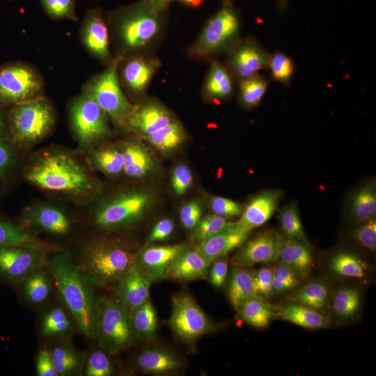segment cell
Returning <instances> with one entry per match:
<instances>
[{
	"label": "cell",
	"instance_id": "obj_55",
	"mask_svg": "<svg viewBox=\"0 0 376 376\" xmlns=\"http://www.w3.org/2000/svg\"><path fill=\"white\" fill-rule=\"evenodd\" d=\"M210 264L207 278L210 283L215 288L223 286L226 281L228 270V259L225 257L219 258Z\"/></svg>",
	"mask_w": 376,
	"mask_h": 376
},
{
	"label": "cell",
	"instance_id": "obj_39",
	"mask_svg": "<svg viewBox=\"0 0 376 376\" xmlns=\"http://www.w3.org/2000/svg\"><path fill=\"white\" fill-rule=\"evenodd\" d=\"M44 267L29 274L20 283L24 299L31 304H40L49 296L51 279Z\"/></svg>",
	"mask_w": 376,
	"mask_h": 376
},
{
	"label": "cell",
	"instance_id": "obj_46",
	"mask_svg": "<svg viewBox=\"0 0 376 376\" xmlns=\"http://www.w3.org/2000/svg\"><path fill=\"white\" fill-rule=\"evenodd\" d=\"M94 161L97 167L109 175H116L123 171V155L114 148L99 150L94 154Z\"/></svg>",
	"mask_w": 376,
	"mask_h": 376
},
{
	"label": "cell",
	"instance_id": "obj_38",
	"mask_svg": "<svg viewBox=\"0 0 376 376\" xmlns=\"http://www.w3.org/2000/svg\"><path fill=\"white\" fill-rule=\"evenodd\" d=\"M329 268L336 276L362 278L366 273L367 265L356 253L347 251H338L330 258Z\"/></svg>",
	"mask_w": 376,
	"mask_h": 376
},
{
	"label": "cell",
	"instance_id": "obj_57",
	"mask_svg": "<svg viewBox=\"0 0 376 376\" xmlns=\"http://www.w3.org/2000/svg\"><path fill=\"white\" fill-rule=\"evenodd\" d=\"M36 371L38 376H58L50 350L45 346L41 347L38 352Z\"/></svg>",
	"mask_w": 376,
	"mask_h": 376
},
{
	"label": "cell",
	"instance_id": "obj_22",
	"mask_svg": "<svg viewBox=\"0 0 376 376\" xmlns=\"http://www.w3.org/2000/svg\"><path fill=\"white\" fill-rule=\"evenodd\" d=\"M81 40L87 49L103 61L110 58L106 23L98 10L89 12L81 29Z\"/></svg>",
	"mask_w": 376,
	"mask_h": 376
},
{
	"label": "cell",
	"instance_id": "obj_47",
	"mask_svg": "<svg viewBox=\"0 0 376 376\" xmlns=\"http://www.w3.org/2000/svg\"><path fill=\"white\" fill-rule=\"evenodd\" d=\"M84 373L86 376H110L113 373V364L104 350L92 352L84 364Z\"/></svg>",
	"mask_w": 376,
	"mask_h": 376
},
{
	"label": "cell",
	"instance_id": "obj_6",
	"mask_svg": "<svg viewBox=\"0 0 376 376\" xmlns=\"http://www.w3.org/2000/svg\"><path fill=\"white\" fill-rule=\"evenodd\" d=\"M54 123L49 103L41 97L12 106L8 114L7 138L15 146L36 143L44 138Z\"/></svg>",
	"mask_w": 376,
	"mask_h": 376
},
{
	"label": "cell",
	"instance_id": "obj_34",
	"mask_svg": "<svg viewBox=\"0 0 376 376\" xmlns=\"http://www.w3.org/2000/svg\"><path fill=\"white\" fill-rule=\"evenodd\" d=\"M228 295L236 311L244 302L257 296L252 272L234 265L229 276Z\"/></svg>",
	"mask_w": 376,
	"mask_h": 376
},
{
	"label": "cell",
	"instance_id": "obj_20",
	"mask_svg": "<svg viewBox=\"0 0 376 376\" xmlns=\"http://www.w3.org/2000/svg\"><path fill=\"white\" fill-rule=\"evenodd\" d=\"M282 192L279 189L262 191L251 200L236 222L241 230L250 231L266 223L275 212Z\"/></svg>",
	"mask_w": 376,
	"mask_h": 376
},
{
	"label": "cell",
	"instance_id": "obj_32",
	"mask_svg": "<svg viewBox=\"0 0 376 376\" xmlns=\"http://www.w3.org/2000/svg\"><path fill=\"white\" fill-rule=\"evenodd\" d=\"M124 173L130 178H139L147 175L153 167L152 158L138 141H127L123 147Z\"/></svg>",
	"mask_w": 376,
	"mask_h": 376
},
{
	"label": "cell",
	"instance_id": "obj_16",
	"mask_svg": "<svg viewBox=\"0 0 376 376\" xmlns=\"http://www.w3.org/2000/svg\"><path fill=\"white\" fill-rule=\"evenodd\" d=\"M151 283L136 261L116 283V295L129 315L149 299Z\"/></svg>",
	"mask_w": 376,
	"mask_h": 376
},
{
	"label": "cell",
	"instance_id": "obj_42",
	"mask_svg": "<svg viewBox=\"0 0 376 376\" xmlns=\"http://www.w3.org/2000/svg\"><path fill=\"white\" fill-rule=\"evenodd\" d=\"M185 137L184 130L176 120L145 137L156 148L167 152L178 148Z\"/></svg>",
	"mask_w": 376,
	"mask_h": 376
},
{
	"label": "cell",
	"instance_id": "obj_5",
	"mask_svg": "<svg viewBox=\"0 0 376 376\" xmlns=\"http://www.w3.org/2000/svg\"><path fill=\"white\" fill-rule=\"evenodd\" d=\"M241 22L238 13L226 0L206 23L200 36L188 51L189 57L208 58L228 53L240 41Z\"/></svg>",
	"mask_w": 376,
	"mask_h": 376
},
{
	"label": "cell",
	"instance_id": "obj_21",
	"mask_svg": "<svg viewBox=\"0 0 376 376\" xmlns=\"http://www.w3.org/2000/svg\"><path fill=\"white\" fill-rule=\"evenodd\" d=\"M160 66V61L154 57L137 56L128 59L122 69V79L134 95H142Z\"/></svg>",
	"mask_w": 376,
	"mask_h": 376
},
{
	"label": "cell",
	"instance_id": "obj_24",
	"mask_svg": "<svg viewBox=\"0 0 376 376\" xmlns=\"http://www.w3.org/2000/svg\"><path fill=\"white\" fill-rule=\"evenodd\" d=\"M329 305L336 323H350L356 320L360 314L362 306L361 292L356 286H341L331 297Z\"/></svg>",
	"mask_w": 376,
	"mask_h": 376
},
{
	"label": "cell",
	"instance_id": "obj_18",
	"mask_svg": "<svg viewBox=\"0 0 376 376\" xmlns=\"http://www.w3.org/2000/svg\"><path fill=\"white\" fill-rule=\"evenodd\" d=\"M186 248L184 244L146 248L136 255V263L152 283L158 281L166 279L169 267Z\"/></svg>",
	"mask_w": 376,
	"mask_h": 376
},
{
	"label": "cell",
	"instance_id": "obj_17",
	"mask_svg": "<svg viewBox=\"0 0 376 376\" xmlns=\"http://www.w3.org/2000/svg\"><path fill=\"white\" fill-rule=\"evenodd\" d=\"M249 236V233L239 228L236 222H228L222 230L199 243L196 249L210 265L214 260L240 247Z\"/></svg>",
	"mask_w": 376,
	"mask_h": 376
},
{
	"label": "cell",
	"instance_id": "obj_14",
	"mask_svg": "<svg viewBox=\"0 0 376 376\" xmlns=\"http://www.w3.org/2000/svg\"><path fill=\"white\" fill-rule=\"evenodd\" d=\"M228 54L225 65L233 77L238 81L267 69L270 55L253 36L240 39Z\"/></svg>",
	"mask_w": 376,
	"mask_h": 376
},
{
	"label": "cell",
	"instance_id": "obj_45",
	"mask_svg": "<svg viewBox=\"0 0 376 376\" xmlns=\"http://www.w3.org/2000/svg\"><path fill=\"white\" fill-rule=\"evenodd\" d=\"M16 164V147L8 139H0V196L12 178Z\"/></svg>",
	"mask_w": 376,
	"mask_h": 376
},
{
	"label": "cell",
	"instance_id": "obj_33",
	"mask_svg": "<svg viewBox=\"0 0 376 376\" xmlns=\"http://www.w3.org/2000/svg\"><path fill=\"white\" fill-rule=\"evenodd\" d=\"M331 297L329 286L322 279L308 281L297 288L292 295V301L322 313L329 306Z\"/></svg>",
	"mask_w": 376,
	"mask_h": 376
},
{
	"label": "cell",
	"instance_id": "obj_41",
	"mask_svg": "<svg viewBox=\"0 0 376 376\" xmlns=\"http://www.w3.org/2000/svg\"><path fill=\"white\" fill-rule=\"evenodd\" d=\"M268 86L267 79L259 74L240 81L238 97L240 103L248 109L256 107L263 98Z\"/></svg>",
	"mask_w": 376,
	"mask_h": 376
},
{
	"label": "cell",
	"instance_id": "obj_3",
	"mask_svg": "<svg viewBox=\"0 0 376 376\" xmlns=\"http://www.w3.org/2000/svg\"><path fill=\"white\" fill-rule=\"evenodd\" d=\"M164 12L146 0L115 11L111 20L121 49L131 52L149 47L160 34Z\"/></svg>",
	"mask_w": 376,
	"mask_h": 376
},
{
	"label": "cell",
	"instance_id": "obj_23",
	"mask_svg": "<svg viewBox=\"0 0 376 376\" xmlns=\"http://www.w3.org/2000/svg\"><path fill=\"white\" fill-rule=\"evenodd\" d=\"M29 225L47 233L65 236L72 230V222L68 215L59 208L41 205L29 211L26 216Z\"/></svg>",
	"mask_w": 376,
	"mask_h": 376
},
{
	"label": "cell",
	"instance_id": "obj_4",
	"mask_svg": "<svg viewBox=\"0 0 376 376\" xmlns=\"http://www.w3.org/2000/svg\"><path fill=\"white\" fill-rule=\"evenodd\" d=\"M136 261V255L120 242L97 240L87 246L80 264L83 274L91 284L116 283Z\"/></svg>",
	"mask_w": 376,
	"mask_h": 376
},
{
	"label": "cell",
	"instance_id": "obj_15",
	"mask_svg": "<svg viewBox=\"0 0 376 376\" xmlns=\"http://www.w3.org/2000/svg\"><path fill=\"white\" fill-rule=\"evenodd\" d=\"M285 239V235L276 230H265L246 240L230 262L235 266L243 267L276 262Z\"/></svg>",
	"mask_w": 376,
	"mask_h": 376
},
{
	"label": "cell",
	"instance_id": "obj_27",
	"mask_svg": "<svg viewBox=\"0 0 376 376\" xmlns=\"http://www.w3.org/2000/svg\"><path fill=\"white\" fill-rule=\"evenodd\" d=\"M279 318L310 329H326L330 321L322 312L297 302H288L278 307Z\"/></svg>",
	"mask_w": 376,
	"mask_h": 376
},
{
	"label": "cell",
	"instance_id": "obj_35",
	"mask_svg": "<svg viewBox=\"0 0 376 376\" xmlns=\"http://www.w3.org/2000/svg\"><path fill=\"white\" fill-rule=\"evenodd\" d=\"M49 350L58 375H76L83 368L84 357L71 344L60 343Z\"/></svg>",
	"mask_w": 376,
	"mask_h": 376
},
{
	"label": "cell",
	"instance_id": "obj_25",
	"mask_svg": "<svg viewBox=\"0 0 376 376\" xmlns=\"http://www.w3.org/2000/svg\"><path fill=\"white\" fill-rule=\"evenodd\" d=\"M210 264L195 249L186 248L169 267L166 278L180 281L207 279Z\"/></svg>",
	"mask_w": 376,
	"mask_h": 376
},
{
	"label": "cell",
	"instance_id": "obj_2",
	"mask_svg": "<svg viewBox=\"0 0 376 376\" xmlns=\"http://www.w3.org/2000/svg\"><path fill=\"white\" fill-rule=\"evenodd\" d=\"M25 177L36 187L54 192L81 194L93 187L92 178L84 167L64 152L42 155L26 169Z\"/></svg>",
	"mask_w": 376,
	"mask_h": 376
},
{
	"label": "cell",
	"instance_id": "obj_50",
	"mask_svg": "<svg viewBox=\"0 0 376 376\" xmlns=\"http://www.w3.org/2000/svg\"><path fill=\"white\" fill-rule=\"evenodd\" d=\"M353 240L359 246L375 252L376 250L375 217L361 222L352 233Z\"/></svg>",
	"mask_w": 376,
	"mask_h": 376
},
{
	"label": "cell",
	"instance_id": "obj_44",
	"mask_svg": "<svg viewBox=\"0 0 376 376\" xmlns=\"http://www.w3.org/2000/svg\"><path fill=\"white\" fill-rule=\"evenodd\" d=\"M271 78L285 86L290 85L295 72L292 59L284 52L276 51L270 54L267 68Z\"/></svg>",
	"mask_w": 376,
	"mask_h": 376
},
{
	"label": "cell",
	"instance_id": "obj_56",
	"mask_svg": "<svg viewBox=\"0 0 376 376\" xmlns=\"http://www.w3.org/2000/svg\"><path fill=\"white\" fill-rule=\"evenodd\" d=\"M202 209L198 202L192 201L182 207L180 219L182 226L189 230L195 228L201 219Z\"/></svg>",
	"mask_w": 376,
	"mask_h": 376
},
{
	"label": "cell",
	"instance_id": "obj_60",
	"mask_svg": "<svg viewBox=\"0 0 376 376\" xmlns=\"http://www.w3.org/2000/svg\"><path fill=\"white\" fill-rule=\"evenodd\" d=\"M7 134V122H6L4 117L0 112V139L6 138Z\"/></svg>",
	"mask_w": 376,
	"mask_h": 376
},
{
	"label": "cell",
	"instance_id": "obj_19",
	"mask_svg": "<svg viewBox=\"0 0 376 376\" xmlns=\"http://www.w3.org/2000/svg\"><path fill=\"white\" fill-rule=\"evenodd\" d=\"M175 120L163 105L154 100H148L141 105H136L126 125L145 138Z\"/></svg>",
	"mask_w": 376,
	"mask_h": 376
},
{
	"label": "cell",
	"instance_id": "obj_30",
	"mask_svg": "<svg viewBox=\"0 0 376 376\" xmlns=\"http://www.w3.org/2000/svg\"><path fill=\"white\" fill-rule=\"evenodd\" d=\"M234 78L225 65L214 61L206 76L203 93L205 96L214 101H221L230 97L234 90Z\"/></svg>",
	"mask_w": 376,
	"mask_h": 376
},
{
	"label": "cell",
	"instance_id": "obj_7",
	"mask_svg": "<svg viewBox=\"0 0 376 376\" xmlns=\"http://www.w3.org/2000/svg\"><path fill=\"white\" fill-rule=\"evenodd\" d=\"M94 338L102 350L111 354L128 349L138 339L130 316L116 295L98 301Z\"/></svg>",
	"mask_w": 376,
	"mask_h": 376
},
{
	"label": "cell",
	"instance_id": "obj_49",
	"mask_svg": "<svg viewBox=\"0 0 376 376\" xmlns=\"http://www.w3.org/2000/svg\"><path fill=\"white\" fill-rule=\"evenodd\" d=\"M228 222L226 217L216 214L205 216L195 227L194 240L201 243L222 230Z\"/></svg>",
	"mask_w": 376,
	"mask_h": 376
},
{
	"label": "cell",
	"instance_id": "obj_13",
	"mask_svg": "<svg viewBox=\"0 0 376 376\" xmlns=\"http://www.w3.org/2000/svg\"><path fill=\"white\" fill-rule=\"evenodd\" d=\"M47 252L24 246L0 245V277L8 283H20L29 274L45 267Z\"/></svg>",
	"mask_w": 376,
	"mask_h": 376
},
{
	"label": "cell",
	"instance_id": "obj_36",
	"mask_svg": "<svg viewBox=\"0 0 376 376\" xmlns=\"http://www.w3.org/2000/svg\"><path fill=\"white\" fill-rule=\"evenodd\" d=\"M72 319L73 320L66 308L60 306L52 307L42 316L40 323L41 334L51 338H64L72 330Z\"/></svg>",
	"mask_w": 376,
	"mask_h": 376
},
{
	"label": "cell",
	"instance_id": "obj_43",
	"mask_svg": "<svg viewBox=\"0 0 376 376\" xmlns=\"http://www.w3.org/2000/svg\"><path fill=\"white\" fill-rule=\"evenodd\" d=\"M278 218L286 238L310 244L295 203H289L283 207L279 210Z\"/></svg>",
	"mask_w": 376,
	"mask_h": 376
},
{
	"label": "cell",
	"instance_id": "obj_37",
	"mask_svg": "<svg viewBox=\"0 0 376 376\" xmlns=\"http://www.w3.org/2000/svg\"><path fill=\"white\" fill-rule=\"evenodd\" d=\"M129 316L132 330L137 338L148 342L155 338L157 320L155 310L149 299Z\"/></svg>",
	"mask_w": 376,
	"mask_h": 376
},
{
	"label": "cell",
	"instance_id": "obj_54",
	"mask_svg": "<svg viewBox=\"0 0 376 376\" xmlns=\"http://www.w3.org/2000/svg\"><path fill=\"white\" fill-rule=\"evenodd\" d=\"M210 207L216 214L230 217L242 214V208L237 202L221 196H214L211 199Z\"/></svg>",
	"mask_w": 376,
	"mask_h": 376
},
{
	"label": "cell",
	"instance_id": "obj_31",
	"mask_svg": "<svg viewBox=\"0 0 376 376\" xmlns=\"http://www.w3.org/2000/svg\"><path fill=\"white\" fill-rule=\"evenodd\" d=\"M0 245L24 246L47 253L55 252L58 249L38 239L24 227L1 217H0Z\"/></svg>",
	"mask_w": 376,
	"mask_h": 376
},
{
	"label": "cell",
	"instance_id": "obj_53",
	"mask_svg": "<svg viewBox=\"0 0 376 376\" xmlns=\"http://www.w3.org/2000/svg\"><path fill=\"white\" fill-rule=\"evenodd\" d=\"M192 182V175L185 164H178L173 169L171 175L172 188L177 195L186 192Z\"/></svg>",
	"mask_w": 376,
	"mask_h": 376
},
{
	"label": "cell",
	"instance_id": "obj_8",
	"mask_svg": "<svg viewBox=\"0 0 376 376\" xmlns=\"http://www.w3.org/2000/svg\"><path fill=\"white\" fill-rule=\"evenodd\" d=\"M122 56L111 61L107 68L86 86L85 93L91 96L115 122L126 125L136 105L123 94L119 84L118 69Z\"/></svg>",
	"mask_w": 376,
	"mask_h": 376
},
{
	"label": "cell",
	"instance_id": "obj_28",
	"mask_svg": "<svg viewBox=\"0 0 376 376\" xmlns=\"http://www.w3.org/2000/svg\"><path fill=\"white\" fill-rule=\"evenodd\" d=\"M135 364L143 372L162 374L180 368L182 361L170 351L151 348L141 352L136 358Z\"/></svg>",
	"mask_w": 376,
	"mask_h": 376
},
{
	"label": "cell",
	"instance_id": "obj_61",
	"mask_svg": "<svg viewBox=\"0 0 376 376\" xmlns=\"http://www.w3.org/2000/svg\"><path fill=\"white\" fill-rule=\"evenodd\" d=\"M288 0H278L279 7L280 10H284L286 8Z\"/></svg>",
	"mask_w": 376,
	"mask_h": 376
},
{
	"label": "cell",
	"instance_id": "obj_29",
	"mask_svg": "<svg viewBox=\"0 0 376 376\" xmlns=\"http://www.w3.org/2000/svg\"><path fill=\"white\" fill-rule=\"evenodd\" d=\"M237 311L243 321L256 328L266 327L279 318L278 307L259 295L244 302Z\"/></svg>",
	"mask_w": 376,
	"mask_h": 376
},
{
	"label": "cell",
	"instance_id": "obj_26",
	"mask_svg": "<svg viewBox=\"0 0 376 376\" xmlns=\"http://www.w3.org/2000/svg\"><path fill=\"white\" fill-rule=\"evenodd\" d=\"M276 262L289 267L301 279H305L313 265L311 246L285 237Z\"/></svg>",
	"mask_w": 376,
	"mask_h": 376
},
{
	"label": "cell",
	"instance_id": "obj_1",
	"mask_svg": "<svg viewBox=\"0 0 376 376\" xmlns=\"http://www.w3.org/2000/svg\"><path fill=\"white\" fill-rule=\"evenodd\" d=\"M46 267L80 333L86 338H94L98 301L94 297L91 283L64 251H55L47 258Z\"/></svg>",
	"mask_w": 376,
	"mask_h": 376
},
{
	"label": "cell",
	"instance_id": "obj_58",
	"mask_svg": "<svg viewBox=\"0 0 376 376\" xmlns=\"http://www.w3.org/2000/svg\"><path fill=\"white\" fill-rule=\"evenodd\" d=\"M173 228L174 224L172 220L169 219H162L152 228L148 240L150 242L164 240L171 235Z\"/></svg>",
	"mask_w": 376,
	"mask_h": 376
},
{
	"label": "cell",
	"instance_id": "obj_40",
	"mask_svg": "<svg viewBox=\"0 0 376 376\" xmlns=\"http://www.w3.org/2000/svg\"><path fill=\"white\" fill-rule=\"evenodd\" d=\"M350 210L352 217L360 223L375 217L376 186L374 182L365 185L354 194Z\"/></svg>",
	"mask_w": 376,
	"mask_h": 376
},
{
	"label": "cell",
	"instance_id": "obj_51",
	"mask_svg": "<svg viewBox=\"0 0 376 376\" xmlns=\"http://www.w3.org/2000/svg\"><path fill=\"white\" fill-rule=\"evenodd\" d=\"M40 2L52 17L77 20L74 0H40Z\"/></svg>",
	"mask_w": 376,
	"mask_h": 376
},
{
	"label": "cell",
	"instance_id": "obj_59",
	"mask_svg": "<svg viewBox=\"0 0 376 376\" xmlns=\"http://www.w3.org/2000/svg\"><path fill=\"white\" fill-rule=\"evenodd\" d=\"M150 4H152L156 8L165 11L167 8L169 3L174 0H146ZM181 2L185 5L190 7H198L199 6L204 0H180Z\"/></svg>",
	"mask_w": 376,
	"mask_h": 376
},
{
	"label": "cell",
	"instance_id": "obj_9",
	"mask_svg": "<svg viewBox=\"0 0 376 376\" xmlns=\"http://www.w3.org/2000/svg\"><path fill=\"white\" fill-rule=\"evenodd\" d=\"M171 306L169 325L182 341L193 343L202 336L217 329V326L189 294L181 292L174 295Z\"/></svg>",
	"mask_w": 376,
	"mask_h": 376
},
{
	"label": "cell",
	"instance_id": "obj_48",
	"mask_svg": "<svg viewBox=\"0 0 376 376\" xmlns=\"http://www.w3.org/2000/svg\"><path fill=\"white\" fill-rule=\"evenodd\" d=\"M301 279L287 266L278 263L274 267L272 280L273 294H283L297 288Z\"/></svg>",
	"mask_w": 376,
	"mask_h": 376
},
{
	"label": "cell",
	"instance_id": "obj_12",
	"mask_svg": "<svg viewBox=\"0 0 376 376\" xmlns=\"http://www.w3.org/2000/svg\"><path fill=\"white\" fill-rule=\"evenodd\" d=\"M70 120L77 138L83 143H93L110 132L106 113L86 93L72 103Z\"/></svg>",
	"mask_w": 376,
	"mask_h": 376
},
{
	"label": "cell",
	"instance_id": "obj_52",
	"mask_svg": "<svg viewBox=\"0 0 376 376\" xmlns=\"http://www.w3.org/2000/svg\"><path fill=\"white\" fill-rule=\"evenodd\" d=\"M256 291L258 295L267 299L272 294L274 267L265 266L252 272Z\"/></svg>",
	"mask_w": 376,
	"mask_h": 376
},
{
	"label": "cell",
	"instance_id": "obj_11",
	"mask_svg": "<svg viewBox=\"0 0 376 376\" xmlns=\"http://www.w3.org/2000/svg\"><path fill=\"white\" fill-rule=\"evenodd\" d=\"M150 203L148 194L141 191L126 193L102 205L95 215V222L103 229H116L138 221Z\"/></svg>",
	"mask_w": 376,
	"mask_h": 376
},
{
	"label": "cell",
	"instance_id": "obj_10",
	"mask_svg": "<svg viewBox=\"0 0 376 376\" xmlns=\"http://www.w3.org/2000/svg\"><path fill=\"white\" fill-rule=\"evenodd\" d=\"M42 82L35 70L22 64L0 69V107L14 106L41 97Z\"/></svg>",
	"mask_w": 376,
	"mask_h": 376
}]
</instances>
